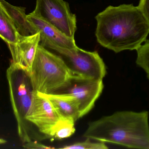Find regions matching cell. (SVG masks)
<instances>
[{
  "mask_svg": "<svg viewBox=\"0 0 149 149\" xmlns=\"http://www.w3.org/2000/svg\"><path fill=\"white\" fill-rule=\"evenodd\" d=\"M91 139L86 138L84 141L75 143L70 145H66L58 149H107L106 143L98 141V142H93Z\"/></svg>",
  "mask_w": 149,
  "mask_h": 149,
  "instance_id": "cell-16",
  "label": "cell"
},
{
  "mask_svg": "<svg viewBox=\"0 0 149 149\" xmlns=\"http://www.w3.org/2000/svg\"><path fill=\"white\" fill-rule=\"evenodd\" d=\"M29 21L40 33V41L46 40L59 47L74 49L78 46L74 38L69 37L56 27L32 13L27 15Z\"/></svg>",
  "mask_w": 149,
  "mask_h": 149,
  "instance_id": "cell-10",
  "label": "cell"
},
{
  "mask_svg": "<svg viewBox=\"0 0 149 149\" xmlns=\"http://www.w3.org/2000/svg\"><path fill=\"white\" fill-rule=\"evenodd\" d=\"M0 5L9 17L20 35L29 36L38 33L28 20L25 8L13 6L5 0H0Z\"/></svg>",
  "mask_w": 149,
  "mask_h": 149,
  "instance_id": "cell-12",
  "label": "cell"
},
{
  "mask_svg": "<svg viewBox=\"0 0 149 149\" xmlns=\"http://www.w3.org/2000/svg\"><path fill=\"white\" fill-rule=\"evenodd\" d=\"M149 113L119 111L88 124L85 138L130 148L149 149Z\"/></svg>",
  "mask_w": 149,
  "mask_h": 149,
  "instance_id": "cell-2",
  "label": "cell"
},
{
  "mask_svg": "<svg viewBox=\"0 0 149 149\" xmlns=\"http://www.w3.org/2000/svg\"><path fill=\"white\" fill-rule=\"evenodd\" d=\"M103 88L102 80L79 76L74 78L67 87L57 94H66L75 97L79 104L81 118L94 106Z\"/></svg>",
  "mask_w": 149,
  "mask_h": 149,
  "instance_id": "cell-8",
  "label": "cell"
},
{
  "mask_svg": "<svg viewBox=\"0 0 149 149\" xmlns=\"http://www.w3.org/2000/svg\"><path fill=\"white\" fill-rule=\"evenodd\" d=\"M23 147L25 149H49L54 148H51V147H47L46 145H44L40 143L37 142L36 141H32L24 143V144L23 145Z\"/></svg>",
  "mask_w": 149,
  "mask_h": 149,
  "instance_id": "cell-18",
  "label": "cell"
},
{
  "mask_svg": "<svg viewBox=\"0 0 149 149\" xmlns=\"http://www.w3.org/2000/svg\"><path fill=\"white\" fill-rule=\"evenodd\" d=\"M39 44L56 52L76 75L102 80L107 73L105 63L97 51H87L78 47L63 48L46 40H41Z\"/></svg>",
  "mask_w": 149,
  "mask_h": 149,
  "instance_id": "cell-5",
  "label": "cell"
},
{
  "mask_svg": "<svg viewBox=\"0 0 149 149\" xmlns=\"http://www.w3.org/2000/svg\"><path fill=\"white\" fill-rule=\"evenodd\" d=\"M52 103L42 94L33 91L32 102L26 116L40 133L51 137L54 128L62 119Z\"/></svg>",
  "mask_w": 149,
  "mask_h": 149,
  "instance_id": "cell-7",
  "label": "cell"
},
{
  "mask_svg": "<svg viewBox=\"0 0 149 149\" xmlns=\"http://www.w3.org/2000/svg\"><path fill=\"white\" fill-rule=\"evenodd\" d=\"M40 42V33L38 32L29 36H22L19 34L16 44L8 46L12 61L23 65L30 71Z\"/></svg>",
  "mask_w": 149,
  "mask_h": 149,
  "instance_id": "cell-9",
  "label": "cell"
},
{
  "mask_svg": "<svg viewBox=\"0 0 149 149\" xmlns=\"http://www.w3.org/2000/svg\"><path fill=\"white\" fill-rule=\"evenodd\" d=\"M32 14L59 30L69 37L74 38L77 29L76 17L64 0H36Z\"/></svg>",
  "mask_w": 149,
  "mask_h": 149,
  "instance_id": "cell-6",
  "label": "cell"
},
{
  "mask_svg": "<svg viewBox=\"0 0 149 149\" xmlns=\"http://www.w3.org/2000/svg\"><path fill=\"white\" fill-rule=\"evenodd\" d=\"M95 18L97 42L116 53L136 50L149 34L146 19L138 6L133 4L108 6Z\"/></svg>",
  "mask_w": 149,
  "mask_h": 149,
  "instance_id": "cell-1",
  "label": "cell"
},
{
  "mask_svg": "<svg viewBox=\"0 0 149 149\" xmlns=\"http://www.w3.org/2000/svg\"><path fill=\"white\" fill-rule=\"evenodd\" d=\"M136 51V64L144 70L149 79V39H147Z\"/></svg>",
  "mask_w": 149,
  "mask_h": 149,
  "instance_id": "cell-15",
  "label": "cell"
},
{
  "mask_svg": "<svg viewBox=\"0 0 149 149\" xmlns=\"http://www.w3.org/2000/svg\"><path fill=\"white\" fill-rule=\"evenodd\" d=\"M6 75L10 102L17 123V133L20 140L24 143L31 141V125L26 119L34 91L29 71L23 65L11 60Z\"/></svg>",
  "mask_w": 149,
  "mask_h": 149,
  "instance_id": "cell-4",
  "label": "cell"
},
{
  "mask_svg": "<svg viewBox=\"0 0 149 149\" xmlns=\"http://www.w3.org/2000/svg\"><path fill=\"white\" fill-rule=\"evenodd\" d=\"M138 7L149 26V0H140Z\"/></svg>",
  "mask_w": 149,
  "mask_h": 149,
  "instance_id": "cell-17",
  "label": "cell"
},
{
  "mask_svg": "<svg viewBox=\"0 0 149 149\" xmlns=\"http://www.w3.org/2000/svg\"><path fill=\"white\" fill-rule=\"evenodd\" d=\"M18 35L11 19L0 5V37L9 46L16 44Z\"/></svg>",
  "mask_w": 149,
  "mask_h": 149,
  "instance_id": "cell-13",
  "label": "cell"
},
{
  "mask_svg": "<svg viewBox=\"0 0 149 149\" xmlns=\"http://www.w3.org/2000/svg\"><path fill=\"white\" fill-rule=\"evenodd\" d=\"M42 94L52 103L62 118L70 119L75 122L81 118L79 104L73 95L66 94Z\"/></svg>",
  "mask_w": 149,
  "mask_h": 149,
  "instance_id": "cell-11",
  "label": "cell"
},
{
  "mask_svg": "<svg viewBox=\"0 0 149 149\" xmlns=\"http://www.w3.org/2000/svg\"><path fill=\"white\" fill-rule=\"evenodd\" d=\"M29 74L33 90L46 94L58 93L79 76L70 69L60 56L40 44Z\"/></svg>",
  "mask_w": 149,
  "mask_h": 149,
  "instance_id": "cell-3",
  "label": "cell"
},
{
  "mask_svg": "<svg viewBox=\"0 0 149 149\" xmlns=\"http://www.w3.org/2000/svg\"><path fill=\"white\" fill-rule=\"evenodd\" d=\"M74 123L73 120L62 118L54 128L52 138L62 140L71 136L75 132Z\"/></svg>",
  "mask_w": 149,
  "mask_h": 149,
  "instance_id": "cell-14",
  "label": "cell"
},
{
  "mask_svg": "<svg viewBox=\"0 0 149 149\" xmlns=\"http://www.w3.org/2000/svg\"><path fill=\"white\" fill-rule=\"evenodd\" d=\"M6 143H7V141L5 140L0 138V144H5Z\"/></svg>",
  "mask_w": 149,
  "mask_h": 149,
  "instance_id": "cell-19",
  "label": "cell"
}]
</instances>
